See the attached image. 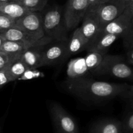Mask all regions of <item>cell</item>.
Returning <instances> with one entry per match:
<instances>
[{
  "mask_svg": "<svg viewBox=\"0 0 133 133\" xmlns=\"http://www.w3.org/2000/svg\"><path fill=\"white\" fill-rule=\"evenodd\" d=\"M29 10L21 3L0 2V14L17 20L29 13Z\"/></svg>",
  "mask_w": 133,
  "mask_h": 133,
  "instance_id": "cell-16",
  "label": "cell"
},
{
  "mask_svg": "<svg viewBox=\"0 0 133 133\" xmlns=\"http://www.w3.org/2000/svg\"><path fill=\"white\" fill-rule=\"evenodd\" d=\"M101 31L122 39L133 31V4L127 5L123 13L106 25Z\"/></svg>",
  "mask_w": 133,
  "mask_h": 133,
  "instance_id": "cell-6",
  "label": "cell"
},
{
  "mask_svg": "<svg viewBox=\"0 0 133 133\" xmlns=\"http://www.w3.org/2000/svg\"><path fill=\"white\" fill-rule=\"evenodd\" d=\"M13 27L22 30L37 39L44 37L42 28V15L38 12H29L25 15L16 20Z\"/></svg>",
  "mask_w": 133,
  "mask_h": 133,
  "instance_id": "cell-8",
  "label": "cell"
},
{
  "mask_svg": "<svg viewBox=\"0 0 133 133\" xmlns=\"http://www.w3.org/2000/svg\"><path fill=\"white\" fill-rule=\"evenodd\" d=\"M118 38L116 35L100 31L90 40L86 49L88 52H97L105 55L109 47Z\"/></svg>",
  "mask_w": 133,
  "mask_h": 133,
  "instance_id": "cell-12",
  "label": "cell"
},
{
  "mask_svg": "<svg viewBox=\"0 0 133 133\" xmlns=\"http://www.w3.org/2000/svg\"><path fill=\"white\" fill-rule=\"evenodd\" d=\"M82 22V26L80 27L81 32L84 37L90 41L99 32H100V29L97 18L89 7Z\"/></svg>",
  "mask_w": 133,
  "mask_h": 133,
  "instance_id": "cell-14",
  "label": "cell"
},
{
  "mask_svg": "<svg viewBox=\"0 0 133 133\" xmlns=\"http://www.w3.org/2000/svg\"><path fill=\"white\" fill-rule=\"evenodd\" d=\"M126 6L123 0H98L88 7L94 13L101 31L106 25L123 13Z\"/></svg>",
  "mask_w": 133,
  "mask_h": 133,
  "instance_id": "cell-4",
  "label": "cell"
},
{
  "mask_svg": "<svg viewBox=\"0 0 133 133\" xmlns=\"http://www.w3.org/2000/svg\"><path fill=\"white\" fill-rule=\"evenodd\" d=\"M88 7L87 0H68L64 11L67 30L75 28L83 20Z\"/></svg>",
  "mask_w": 133,
  "mask_h": 133,
  "instance_id": "cell-7",
  "label": "cell"
},
{
  "mask_svg": "<svg viewBox=\"0 0 133 133\" xmlns=\"http://www.w3.org/2000/svg\"><path fill=\"white\" fill-rule=\"evenodd\" d=\"M93 72L95 74L109 75L122 79L132 80L133 78L131 65L125 58L117 55H103L101 63Z\"/></svg>",
  "mask_w": 133,
  "mask_h": 133,
  "instance_id": "cell-3",
  "label": "cell"
},
{
  "mask_svg": "<svg viewBox=\"0 0 133 133\" xmlns=\"http://www.w3.org/2000/svg\"><path fill=\"white\" fill-rule=\"evenodd\" d=\"M16 20L7 16L5 14H0V32H3L14 26Z\"/></svg>",
  "mask_w": 133,
  "mask_h": 133,
  "instance_id": "cell-22",
  "label": "cell"
},
{
  "mask_svg": "<svg viewBox=\"0 0 133 133\" xmlns=\"http://www.w3.org/2000/svg\"><path fill=\"white\" fill-rule=\"evenodd\" d=\"M27 48L16 42L6 40L4 41L0 52L6 53L12 61L20 58V56Z\"/></svg>",
  "mask_w": 133,
  "mask_h": 133,
  "instance_id": "cell-18",
  "label": "cell"
},
{
  "mask_svg": "<svg viewBox=\"0 0 133 133\" xmlns=\"http://www.w3.org/2000/svg\"><path fill=\"white\" fill-rule=\"evenodd\" d=\"M45 45H36L27 48L22 56L20 60L29 68L37 69L42 66V52Z\"/></svg>",
  "mask_w": 133,
  "mask_h": 133,
  "instance_id": "cell-13",
  "label": "cell"
},
{
  "mask_svg": "<svg viewBox=\"0 0 133 133\" xmlns=\"http://www.w3.org/2000/svg\"><path fill=\"white\" fill-rule=\"evenodd\" d=\"M103 55L97 52H88L84 57H77L71 59L68 65L67 75L68 78L86 76L87 73L93 72L98 66Z\"/></svg>",
  "mask_w": 133,
  "mask_h": 133,
  "instance_id": "cell-5",
  "label": "cell"
},
{
  "mask_svg": "<svg viewBox=\"0 0 133 133\" xmlns=\"http://www.w3.org/2000/svg\"><path fill=\"white\" fill-rule=\"evenodd\" d=\"M0 33L5 40L16 42L24 46L26 48L36 45H47L53 42L51 39L45 36L42 39H37L16 27H12L0 32Z\"/></svg>",
  "mask_w": 133,
  "mask_h": 133,
  "instance_id": "cell-10",
  "label": "cell"
},
{
  "mask_svg": "<svg viewBox=\"0 0 133 133\" xmlns=\"http://www.w3.org/2000/svg\"><path fill=\"white\" fill-rule=\"evenodd\" d=\"M67 41L58 42L44 48L42 52V66L57 63L66 57Z\"/></svg>",
  "mask_w": 133,
  "mask_h": 133,
  "instance_id": "cell-11",
  "label": "cell"
},
{
  "mask_svg": "<svg viewBox=\"0 0 133 133\" xmlns=\"http://www.w3.org/2000/svg\"><path fill=\"white\" fill-rule=\"evenodd\" d=\"M123 131L130 133L133 130V112L132 110L129 111L125 113L124 117V121L122 124Z\"/></svg>",
  "mask_w": 133,
  "mask_h": 133,
  "instance_id": "cell-23",
  "label": "cell"
},
{
  "mask_svg": "<svg viewBox=\"0 0 133 133\" xmlns=\"http://www.w3.org/2000/svg\"><path fill=\"white\" fill-rule=\"evenodd\" d=\"M66 84L71 94L86 100H109L116 96L132 99L133 87L127 83L100 82L83 76L68 78Z\"/></svg>",
  "mask_w": 133,
  "mask_h": 133,
  "instance_id": "cell-1",
  "label": "cell"
},
{
  "mask_svg": "<svg viewBox=\"0 0 133 133\" xmlns=\"http://www.w3.org/2000/svg\"><path fill=\"white\" fill-rule=\"evenodd\" d=\"M127 4V5H130V4H133V0H123Z\"/></svg>",
  "mask_w": 133,
  "mask_h": 133,
  "instance_id": "cell-29",
  "label": "cell"
},
{
  "mask_svg": "<svg viewBox=\"0 0 133 133\" xmlns=\"http://www.w3.org/2000/svg\"><path fill=\"white\" fill-rule=\"evenodd\" d=\"M28 66L20 60V59L15 60L12 62L6 67L8 75L10 78V82L18 80V78L28 69Z\"/></svg>",
  "mask_w": 133,
  "mask_h": 133,
  "instance_id": "cell-19",
  "label": "cell"
},
{
  "mask_svg": "<svg viewBox=\"0 0 133 133\" xmlns=\"http://www.w3.org/2000/svg\"><path fill=\"white\" fill-rule=\"evenodd\" d=\"M12 62H13L6 53L0 52V70L7 67Z\"/></svg>",
  "mask_w": 133,
  "mask_h": 133,
  "instance_id": "cell-24",
  "label": "cell"
},
{
  "mask_svg": "<svg viewBox=\"0 0 133 133\" xmlns=\"http://www.w3.org/2000/svg\"><path fill=\"white\" fill-rule=\"evenodd\" d=\"M48 0H22V5H24L31 12H38L44 9Z\"/></svg>",
  "mask_w": 133,
  "mask_h": 133,
  "instance_id": "cell-20",
  "label": "cell"
},
{
  "mask_svg": "<svg viewBox=\"0 0 133 133\" xmlns=\"http://www.w3.org/2000/svg\"><path fill=\"white\" fill-rule=\"evenodd\" d=\"M87 1H88V6H90V5H92L93 4L96 3L98 0H87Z\"/></svg>",
  "mask_w": 133,
  "mask_h": 133,
  "instance_id": "cell-28",
  "label": "cell"
},
{
  "mask_svg": "<svg viewBox=\"0 0 133 133\" xmlns=\"http://www.w3.org/2000/svg\"><path fill=\"white\" fill-rule=\"evenodd\" d=\"M123 126L120 122L113 119H105L94 125L91 133H123Z\"/></svg>",
  "mask_w": 133,
  "mask_h": 133,
  "instance_id": "cell-17",
  "label": "cell"
},
{
  "mask_svg": "<svg viewBox=\"0 0 133 133\" xmlns=\"http://www.w3.org/2000/svg\"><path fill=\"white\" fill-rule=\"evenodd\" d=\"M42 28L44 36L53 41H67V29L65 25L62 9L54 6L42 16Z\"/></svg>",
  "mask_w": 133,
  "mask_h": 133,
  "instance_id": "cell-2",
  "label": "cell"
},
{
  "mask_svg": "<svg viewBox=\"0 0 133 133\" xmlns=\"http://www.w3.org/2000/svg\"><path fill=\"white\" fill-rule=\"evenodd\" d=\"M51 115L60 133H78V126L72 117L58 103L50 107Z\"/></svg>",
  "mask_w": 133,
  "mask_h": 133,
  "instance_id": "cell-9",
  "label": "cell"
},
{
  "mask_svg": "<svg viewBox=\"0 0 133 133\" xmlns=\"http://www.w3.org/2000/svg\"><path fill=\"white\" fill-rule=\"evenodd\" d=\"M0 2H16L22 3V0H0Z\"/></svg>",
  "mask_w": 133,
  "mask_h": 133,
  "instance_id": "cell-26",
  "label": "cell"
},
{
  "mask_svg": "<svg viewBox=\"0 0 133 133\" xmlns=\"http://www.w3.org/2000/svg\"><path fill=\"white\" fill-rule=\"evenodd\" d=\"M5 39H4V38L3 37L2 35H1V33H0V50H1V46H2L3 44L4 41H5Z\"/></svg>",
  "mask_w": 133,
  "mask_h": 133,
  "instance_id": "cell-27",
  "label": "cell"
},
{
  "mask_svg": "<svg viewBox=\"0 0 133 133\" xmlns=\"http://www.w3.org/2000/svg\"><path fill=\"white\" fill-rule=\"evenodd\" d=\"M10 82V78L8 75L6 68L0 70V89L2 88L5 85Z\"/></svg>",
  "mask_w": 133,
  "mask_h": 133,
  "instance_id": "cell-25",
  "label": "cell"
},
{
  "mask_svg": "<svg viewBox=\"0 0 133 133\" xmlns=\"http://www.w3.org/2000/svg\"><path fill=\"white\" fill-rule=\"evenodd\" d=\"M88 41L83 35L80 27L74 31L70 42L68 43L66 57L82 52L87 48Z\"/></svg>",
  "mask_w": 133,
  "mask_h": 133,
  "instance_id": "cell-15",
  "label": "cell"
},
{
  "mask_svg": "<svg viewBox=\"0 0 133 133\" xmlns=\"http://www.w3.org/2000/svg\"><path fill=\"white\" fill-rule=\"evenodd\" d=\"M43 77H44V74L42 72L40 71L37 69L28 68L24 72V73L18 78V80H29L43 78Z\"/></svg>",
  "mask_w": 133,
  "mask_h": 133,
  "instance_id": "cell-21",
  "label": "cell"
}]
</instances>
